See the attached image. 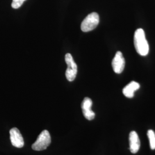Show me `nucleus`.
<instances>
[{"label": "nucleus", "mask_w": 155, "mask_h": 155, "mask_svg": "<svg viewBox=\"0 0 155 155\" xmlns=\"http://www.w3.org/2000/svg\"><path fill=\"white\" fill-rule=\"evenodd\" d=\"M111 64L113 71L117 74H120L123 71L125 65V61L121 52H117L116 55L112 61Z\"/></svg>", "instance_id": "nucleus-5"}, {"label": "nucleus", "mask_w": 155, "mask_h": 155, "mask_svg": "<svg viewBox=\"0 0 155 155\" xmlns=\"http://www.w3.org/2000/svg\"><path fill=\"white\" fill-rule=\"evenodd\" d=\"M140 84L136 82L132 81L127 84L122 90L124 95L129 98H132L134 97V92L140 88Z\"/></svg>", "instance_id": "nucleus-9"}, {"label": "nucleus", "mask_w": 155, "mask_h": 155, "mask_svg": "<svg viewBox=\"0 0 155 155\" xmlns=\"http://www.w3.org/2000/svg\"><path fill=\"white\" fill-rule=\"evenodd\" d=\"M65 61L68 66L66 71L67 79L70 82H72L75 79L77 74V65L70 54H66Z\"/></svg>", "instance_id": "nucleus-4"}, {"label": "nucleus", "mask_w": 155, "mask_h": 155, "mask_svg": "<svg viewBox=\"0 0 155 155\" xmlns=\"http://www.w3.org/2000/svg\"><path fill=\"white\" fill-rule=\"evenodd\" d=\"M134 45L137 52L141 56H146L149 52V45L145 38L144 30L137 29L134 35Z\"/></svg>", "instance_id": "nucleus-1"}, {"label": "nucleus", "mask_w": 155, "mask_h": 155, "mask_svg": "<svg viewBox=\"0 0 155 155\" xmlns=\"http://www.w3.org/2000/svg\"><path fill=\"white\" fill-rule=\"evenodd\" d=\"M10 139L13 146L16 148H22L24 145V139L20 130L17 127H13L10 130Z\"/></svg>", "instance_id": "nucleus-6"}, {"label": "nucleus", "mask_w": 155, "mask_h": 155, "mask_svg": "<svg viewBox=\"0 0 155 155\" xmlns=\"http://www.w3.org/2000/svg\"><path fill=\"white\" fill-rule=\"evenodd\" d=\"M93 102L90 98L86 97L82 103V109L83 116L88 120H93L95 117V113L91 110Z\"/></svg>", "instance_id": "nucleus-7"}, {"label": "nucleus", "mask_w": 155, "mask_h": 155, "mask_svg": "<svg viewBox=\"0 0 155 155\" xmlns=\"http://www.w3.org/2000/svg\"><path fill=\"white\" fill-rule=\"evenodd\" d=\"M25 1L26 0H12V7L14 9H18L21 6Z\"/></svg>", "instance_id": "nucleus-11"}, {"label": "nucleus", "mask_w": 155, "mask_h": 155, "mask_svg": "<svg viewBox=\"0 0 155 155\" xmlns=\"http://www.w3.org/2000/svg\"><path fill=\"white\" fill-rule=\"evenodd\" d=\"M130 150L132 153H136L140 147V141L137 133L132 131L129 134Z\"/></svg>", "instance_id": "nucleus-8"}, {"label": "nucleus", "mask_w": 155, "mask_h": 155, "mask_svg": "<svg viewBox=\"0 0 155 155\" xmlns=\"http://www.w3.org/2000/svg\"><path fill=\"white\" fill-rule=\"evenodd\" d=\"M100 22V17L97 13L93 12L86 17L81 24V29L84 32H87L94 29Z\"/></svg>", "instance_id": "nucleus-3"}, {"label": "nucleus", "mask_w": 155, "mask_h": 155, "mask_svg": "<svg viewBox=\"0 0 155 155\" xmlns=\"http://www.w3.org/2000/svg\"><path fill=\"white\" fill-rule=\"evenodd\" d=\"M147 135L150 140V147L151 150H155V133L152 130L148 131Z\"/></svg>", "instance_id": "nucleus-10"}, {"label": "nucleus", "mask_w": 155, "mask_h": 155, "mask_svg": "<svg viewBox=\"0 0 155 155\" xmlns=\"http://www.w3.org/2000/svg\"><path fill=\"white\" fill-rule=\"evenodd\" d=\"M51 142V139L50 133L48 130H45L39 134L36 141L32 144V148L37 151L46 150L50 145Z\"/></svg>", "instance_id": "nucleus-2"}]
</instances>
